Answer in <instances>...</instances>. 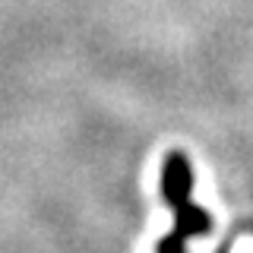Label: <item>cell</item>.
<instances>
[{"mask_svg":"<svg viewBox=\"0 0 253 253\" xmlns=\"http://www.w3.org/2000/svg\"><path fill=\"white\" fill-rule=\"evenodd\" d=\"M187 190H190L187 162H184V155H171L168 168H165V193H168L171 206L177 209V215H180V225H177L180 231L174 234L171 241L162 244V253H180L187 234H200V231H206V225H209V218H206L203 212H196V209L187 206Z\"/></svg>","mask_w":253,"mask_h":253,"instance_id":"obj_1","label":"cell"}]
</instances>
